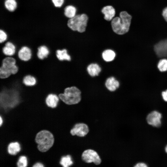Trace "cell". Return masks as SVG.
Instances as JSON below:
<instances>
[{"mask_svg": "<svg viewBox=\"0 0 167 167\" xmlns=\"http://www.w3.org/2000/svg\"><path fill=\"white\" fill-rule=\"evenodd\" d=\"M89 131V127L86 124L79 123L75 124L70 132L73 136L76 135L79 137H83L86 135Z\"/></svg>", "mask_w": 167, "mask_h": 167, "instance_id": "obj_8", "label": "cell"}, {"mask_svg": "<svg viewBox=\"0 0 167 167\" xmlns=\"http://www.w3.org/2000/svg\"><path fill=\"white\" fill-rule=\"evenodd\" d=\"M23 84L26 86H32L35 85L36 83L37 80L34 76L28 75L25 76L22 80Z\"/></svg>", "mask_w": 167, "mask_h": 167, "instance_id": "obj_20", "label": "cell"}, {"mask_svg": "<svg viewBox=\"0 0 167 167\" xmlns=\"http://www.w3.org/2000/svg\"><path fill=\"white\" fill-rule=\"evenodd\" d=\"M59 101L60 99L58 95L55 94L50 93L46 97L45 102L48 107L54 108L58 105Z\"/></svg>", "mask_w": 167, "mask_h": 167, "instance_id": "obj_12", "label": "cell"}, {"mask_svg": "<svg viewBox=\"0 0 167 167\" xmlns=\"http://www.w3.org/2000/svg\"><path fill=\"white\" fill-rule=\"evenodd\" d=\"M162 114L159 112L154 110L149 113L146 117L147 123L152 126L158 127L161 125Z\"/></svg>", "mask_w": 167, "mask_h": 167, "instance_id": "obj_7", "label": "cell"}, {"mask_svg": "<svg viewBox=\"0 0 167 167\" xmlns=\"http://www.w3.org/2000/svg\"><path fill=\"white\" fill-rule=\"evenodd\" d=\"M101 12L104 15L105 19L108 21L112 20L115 14V9L111 6L104 7L102 9Z\"/></svg>", "mask_w": 167, "mask_h": 167, "instance_id": "obj_13", "label": "cell"}, {"mask_svg": "<svg viewBox=\"0 0 167 167\" xmlns=\"http://www.w3.org/2000/svg\"><path fill=\"white\" fill-rule=\"evenodd\" d=\"M18 55L19 58L23 61H27L29 60L32 56V52L29 47L24 46L19 50Z\"/></svg>", "mask_w": 167, "mask_h": 167, "instance_id": "obj_11", "label": "cell"}, {"mask_svg": "<svg viewBox=\"0 0 167 167\" xmlns=\"http://www.w3.org/2000/svg\"><path fill=\"white\" fill-rule=\"evenodd\" d=\"M81 157L83 161L86 163L93 162L96 165H99L101 162V159L97 153L91 149L84 151L82 153Z\"/></svg>", "mask_w": 167, "mask_h": 167, "instance_id": "obj_6", "label": "cell"}, {"mask_svg": "<svg viewBox=\"0 0 167 167\" xmlns=\"http://www.w3.org/2000/svg\"><path fill=\"white\" fill-rule=\"evenodd\" d=\"M116 54L111 49H108L104 51L102 53V57L106 62H110L114 58Z\"/></svg>", "mask_w": 167, "mask_h": 167, "instance_id": "obj_19", "label": "cell"}, {"mask_svg": "<svg viewBox=\"0 0 167 167\" xmlns=\"http://www.w3.org/2000/svg\"><path fill=\"white\" fill-rule=\"evenodd\" d=\"M49 53L48 48L46 45H43L38 48L37 55L39 59L43 60L48 57Z\"/></svg>", "mask_w": 167, "mask_h": 167, "instance_id": "obj_17", "label": "cell"}, {"mask_svg": "<svg viewBox=\"0 0 167 167\" xmlns=\"http://www.w3.org/2000/svg\"><path fill=\"white\" fill-rule=\"evenodd\" d=\"M165 152L167 153V145L165 147Z\"/></svg>", "mask_w": 167, "mask_h": 167, "instance_id": "obj_33", "label": "cell"}, {"mask_svg": "<svg viewBox=\"0 0 167 167\" xmlns=\"http://www.w3.org/2000/svg\"><path fill=\"white\" fill-rule=\"evenodd\" d=\"M8 152L11 155H15L20 150L19 144L17 142L10 143L8 146Z\"/></svg>", "mask_w": 167, "mask_h": 167, "instance_id": "obj_18", "label": "cell"}, {"mask_svg": "<svg viewBox=\"0 0 167 167\" xmlns=\"http://www.w3.org/2000/svg\"><path fill=\"white\" fill-rule=\"evenodd\" d=\"M76 8L72 5L68 6L64 9L65 15L70 19L75 17L76 15Z\"/></svg>", "mask_w": 167, "mask_h": 167, "instance_id": "obj_21", "label": "cell"}, {"mask_svg": "<svg viewBox=\"0 0 167 167\" xmlns=\"http://www.w3.org/2000/svg\"><path fill=\"white\" fill-rule=\"evenodd\" d=\"M52 2L55 7H60L63 4L64 0H52Z\"/></svg>", "mask_w": 167, "mask_h": 167, "instance_id": "obj_27", "label": "cell"}, {"mask_svg": "<svg viewBox=\"0 0 167 167\" xmlns=\"http://www.w3.org/2000/svg\"><path fill=\"white\" fill-rule=\"evenodd\" d=\"M135 167H147L148 165H147L142 162H138L134 166Z\"/></svg>", "mask_w": 167, "mask_h": 167, "instance_id": "obj_28", "label": "cell"}, {"mask_svg": "<svg viewBox=\"0 0 167 167\" xmlns=\"http://www.w3.org/2000/svg\"><path fill=\"white\" fill-rule=\"evenodd\" d=\"M56 55L58 59L61 61H70L71 60V57L66 49L57 50L56 51Z\"/></svg>", "mask_w": 167, "mask_h": 167, "instance_id": "obj_15", "label": "cell"}, {"mask_svg": "<svg viewBox=\"0 0 167 167\" xmlns=\"http://www.w3.org/2000/svg\"><path fill=\"white\" fill-rule=\"evenodd\" d=\"M58 96L62 101L69 105L77 104L81 99V92L75 86L66 88L64 92L60 93Z\"/></svg>", "mask_w": 167, "mask_h": 167, "instance_id": "obj_3", "label": "cell"}, {"mask_svg": "<svg viewBox=\"0 0 167 167\" xmlns=\"http://www.w3.org/2000/svg\"><path fill=\"white\" fill-rule=\"evenodd\" d=\"M162 15L165 21L167 22V7L163 10Z\"/></svg>", "mask_w": 167, "mask_h": 167, "instance_id": "obj_30", "label": "cell"}, {"mask_svg": "<svg viewBox=\"0 0 167 167\" xmlns=\"http://www.w3.org/2000/svg\"><path fill=\"white\" fill-rule=\"evenodd\" d=\"M2 118L1 116L0 117V125L1 126L2 125Z\"/></svg>", "mask_w": 167, "mask_h": 167, "instance_id": "obj_32", "label": "cell"}, {"mask_svg": "<svg viewBox=\"0 0 167 167\" xmlns=\"http://www.w3.org/2000/svg\"><path fill=\"white\" fill-rule=\"evenodd\" d=\"M87 71L90 76L94 77L98 75L101 71V68L98 64L92 63L88 66Z\"/></svg>", "mask_w": 167, "mask_h": 167, "instance_id": "obj_16", "label": "cell"}, {"mask_svg": "<svg viewBox=\"0 0 167 167\" xmlns=\"http://www.w3.org/2000/svg\"><path fill=\"white\" fill-rule=\"evenodd\" d=\"M73 163L71 157L68 155L62 157L60 164L64 167H68L71 165Z\"/></svg>", "mask_w": 167, "mask_h": 167, "instance_id": "obj_22", "label": "cell"}, {"mask_svg": "<svg viewBox=\"0 0 167 167\" xmlns=\"http://www.w3.org/2000/svg\"><path fill=\"white\" fill-rule=\"evenodd\" d=\"M157 67L161 72H165L167 71V59H163L159 62Z\"/></svg>", "mask_w": 167, "mask_h": 167, "instance_id": "obj_24", "label": "cell"}, {"mask_svg": "<svg viewBox=\"0 0 167 167\" xmlns=\"http://www.w3.org/2000/svg\"><path fill=\"white\" fill-rule=\"evenodd\" d=\"M18 167H26L27 165V159L24 156H20L17 163Z\"/></svg>", "mask_w": 167, "mask_h": 167, "instance_id": "obj_25", "label": "cell"}, {"mask_svg": "<svg viewBox=\"0 0 167 167\" xmlns=\"http://www.w3.org/2000/svg\"><path fill=\"white\" fill-rule=\"evenodd\" d=\"M35 141L38 150L41 152L49 150L54 144V141L53 134L47 130H41L36 135Z\"/></svg>", "mask_w": 167, "mask_h": 167, "instance_id": "obj_2", "label": "cell"}, {"mask_svg": "<svg viewBox=\"0 0 167 167\" xmlns=\"http://www.w3.org/2000/svg\"><path fill=\"white\" fill-rule=\"evenodd\" d=\"M7 38L6 33L3 30L0 31V43H3L5 42L7 40Z\"/></svg>", "mask_w": 167, "mask_h": 167, "instance_id": "obj_26", "label": "cell"}, {"mask_svg": "<svg viewBox=\"0 0 167 167\" xmlns=\"http://www.w3.org/2000/svg\"><path fill=\"white\" fill-rule=\"evenodd\" d=\"M5 5L8 11H13L16 9L17 5L15 0H6Z\"/></svg>", "mask_w": 167, "mask_h": 167, "instance_id": "obj_23", "label": "cell"}, {"mask_svg": "<svg viewBox=\"0 0 167 167\" xmlns=\"http://www.w3.org/2000/svg\"><path fill=\"white\" fill-rule=\"evenodd\" d=\"M162 96L163 100L167 102V89L163 91L161 93Z\"/></svg>", "mask_w": 167, "mask_h": 167, "instance_id": "obj_29", "label": "cell"}, {"mask_svg": "<svg viewBox=\"0 0 167 167\" xmlns=\"http://www.w3.org/2000/svg\"><path fill=\"white\" fill-rule=\"evenodd\" d=\"M105 86L108 90L113 92L118 88L119 83L114 77H111L106 79L105 82Z\"/></svg>", "mask_w": 167, "mask_h": 167, "instance_id": "obj_14", "label": "cell"}, {"mask_svg": "<svg viewBox=\"0 0 167 167\" xmlns=\"http://www.w3.org/2000/svg\"><path fill=\"white\" fill-rule=\"evenodd\" d=\"M131 16L125 11L120 13V17L113 18L111 21L112 29L115 33L123 35L127 33L129 30Z\"/></svg>", "mask_w": 167, "mask_h": 167, "instance_id": "obj_1", "label": "cell"}, {"mask_svg": "<svg viewBox=\"0 0 167 167\" xmlns=\"http://www.w3.org/2000/svg\"><path fill=\"white\" fill-rule=\"evenodd\" d=\"M88 19V17L85 14L76 15L68 20L67 25L73 31L83 32L85 30Z\"/></svg>", "mask_w": 167, "mask_h": 167, "instance_id": "obj_5", "label": "cell"}, {"mask_svg": "<svg viewBox=\"0 0 167 167\" xmlns=\"http://www.w3.org/2000/svg\"><path fill=\"white\" fill-rule=\"evenodd\" d=\"M44 166L40 162L36 163L33 166V167H43Z\"/></svg>", "mask_w": 167, "mask_h": 167, "instance_id": "obj_31", "label": "cell"}, {"mask_svg": "<svg viewBox=\"0 0 167 167\" xmlns=\"http://www.w3.org/2000/svg\"><path fill=\"white\" fill-rule=\"evenodd\" d=\"M0 51H2L6 57H11L15 53L16 47L12 42L8 41L1 43Z\"/></svg>", "mask_w": 167, "mask_h": 167, "instance_id": "obj_9", "label": "cell"}, {"mask_svg": "<svg viewBox=\"0 0 167 167\" xmlns=\"http://www.w3.org/2000/svg\"><path fill=\"white\" fill-rule=\"evenodd\" d=\"M15 59L12 57L5 58L0 63V78L5 79L18 71L19 68L16 65Z\"/></svg>", "mask_w": 167, "mask_h": 167, "instance_id": "obj_4", "label": "cell"}, {"mask_svg": "<svg viewBox=\"0 0 167 167\" xmlns=\"http://www.w3.org/2000/svg\"><path fill=\"white\" fill-rule=\"evenodd\" d=\"M154 50L156 54L160 57L167 55V39L161 41L156 44Z\"/></svg>", "mask_w": 167, "mask_h": 167, "instance_id": "obj_10", "label": "cell"}]
</instances>
